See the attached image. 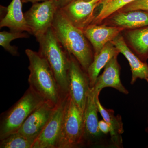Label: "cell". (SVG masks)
Instances as JSON below:
<instances>
[{
    "instance_id": "6da1fadb",
    "label": "cell",
    "mask_w": 148,
    "mask_h": 148,
    "mask_svg": "<svg viewBox=\"0 0 148 148\" xmlns=\"http://www.w3.org/2000/svg\"><path fill=\"white\" fill-rule=\"evenodd\" d=\"M52 28L65 50L73 56L87 73L93 61L94 54L83 31L74 26L59 9L55 14Z\"/></svg>"
},
{
    "instance_id": "7a4b0ae2",
    "label": "cell",
    "mask_w": 148,
    "mask_h": 148,
    "mask_svg": "<svg viewBox=\"0 0 148 148\" xmlns=\"http://www.w3.org/2000/svg\"><path fill=\"white\" fill-rule=\"evenodd\" d=\"M25 51L29 61V87L45 101L57 106L65 96L62 95L50 66L38 52L29 49Z\"/></svg>"
},
{
    "instance_id": "3957f363",
    "label": "cell",
    "mask_w": 148,
    "mask_h": 148,
    "mask_svg": "<svg viewBox=\"0 0 148 148\" xmlns=\"http://www.w3.org/2000/svg\"><path fill=\"white\" fill-rule=\"evenodd\" d=\"M36 40L39 43L38 53L48 63L62 95L66 96L69 93L70 54L57 39L52 27Z\"/></svg>"
},
{
    "instance_id": "277c9868",
    "label": "cell",
    "mask_w": 148,
    "mask_h": 148,
    "mask_svg": "<svg viewBox=\"0 0 148 148\" xmlns=\"http://www.w3.org/2000/svg\"><path fill=\"white\" fill-rule=\"evenodd\" d=\"M45 101L29 87L18 101L1 114L0 140L16 132L30 114Z\"/></svg>"
},
{
    "instance_id": "5b68a950",
    "label": "cell",
    "mask_w": 148,
    "mask_h": 148,
    "mask_svg": "<svg viewBox=\"0 0 148 148\" xmlns=\"http://www.w3.org/2000/svg\"><path fill=\"white\" fill-rule=\"evenodd\" d=\"M84 127V113L69 94L57 148L82 147Z\"/></svg>"
},
{
    "instance_id": "8992f818",
    "label": "cell",
    "mask_w": 148,
    "mask_h": 148,
    "mask_svg": "<svg viewBox=\"0 0 148 148\" xmlns=\"http://www.w3.org/2000/svg\"><path fill=\"white\" fill-rule=\"evenodd\" d=\"M95 94L90 88L85 109L84 132L82 147H113L110 139L107 138L98 126V110Z\"/></svg>"
},
{
    "instance_id": "52a82bcc",
    "label": "cell",
    "mask_w": 148,
    "mask_h": 148,
    "mask_svg": "<svg viewBox=\"0 0 148 148\" xmlns=\"http://www.w3.org/2000/svg\"><path fill=\"white\" fill-rule=\"evenodd\" d=\"M58 9L53 1H45L33 3L31 8L24 14L31 34L36 39L42 36L52 27Z\"/></svg>"
},
{
    "instance_id": "ba28073f",
    "label": "cell",
    "mask_w": 148,
    "mask_h": 148,
    "mask_svg": "<svg viewBox=\"0 0 148 148\" xmlns=\"http://www.w3.org/2000/svg\"><path fill=\"white\" fill-rule=\"evenodd\" d=\"M69 94L81 111L84 113L90 89L87 73L75 58L70 54L69 71Z\"/></svg>"
},
{
    "instance_id": "9c48e42d",
    "label": "cell",
    "mask_w": 148,
    "mask_h": 148,
    "mask_svg": "<svg viewBox=\"0 0 148 148\" xmlns=\"http://www.w3.org/2000/svg\"><path fill=\"white\" fill-rule=\"evenodd\" d=\"M69 93L56 106L53 114L34 142L32 148H57Z\"/></svg>"
},
{
    "instance_id": "30bf717a",
    "label": "cell",
    "mask_w": 148,
    "mask_h": 148,
    "mask_svg": "<svg viewBox=\"0 0 148 148\" xmlns=\"http://www.w3.org/2000/svg\"><path fill=\"white\" fill-rule=\"evenodd\" d=\"M103 1H85L74 0L59 9L74 26L83 31L86 27L92 23L95 17L94 10L101 4Z\"/></svg>"
},
{
    "instance_id": "8fae6325",
    "label": "cell",
    "mask_w": 148,
    "mask_h": 148,
    "mask_svg": "<svg viewBox=\"0 0 148 148\" xmlns=\"http://www.w3.org/2000/svg\"><path fill=\"white\" fill-rule=\"evenodd\" d=\"M57 106L45 101L30 114L16 132L34 142L49 121Z\"/></svg>"
},
{
    "instance_id": "7c38bea8",
    "label": "cell",
    "mask_w": 148,
    "mask_h": 148,
    "mask_svg": "<svg viewBox=\"0 0 148 148\" xmlns=\"http://www.w3.org/2000/svg\"><path fill=\"white\" fill-rule=\"evenodd\" d=\"M117 56H114L108 62L103 73L97 78L92 88L95 96L99 95L103 88L107 87L112 88L125 95L129 93L121 80V67L118 61Z\"/></svg>"
},
{
    "instance_id": "4fadbf2b",
    "label": "cell",
    "mask_w": 148,
    "mask_h": 148,
    "mask_svg": "<svg viewBox=\"0 0 148 148\" xmlns=\"http://www.w3.org/2000/svg\"><path fill=\"white\" fill-rule=\"evenodd\" d=\"M121 27L90 24L83 30L84 34L93 47L94 55L101 51L106 44L112 41L122 31Z\"/></svg>"
},
{
    "instance_id": "5bb4252c",
    "label": "cell",
    "mask_w": 148,
    "mask_h": 148,
    "mask_svg": "<svg viewBox=\"0 0 148 148\" xmlns=\"http://www.w3.org/2000/svg\"><path fill=\"white\" fill-rule=\"evenodd\" d=\"M112 42L129 62L132 73L130 84H134L139 79L146 81L148 79V64L132 52L120 35L114 39Z\"/></svg>"
},
{
    "instance_id": "9a60e30c",
    "label": "cell",
    "mask_w": 148,
    "mask_h": 148,
    "mask_svg": "<svg viewBox=\"0 0 148 148\" xmlns=\"http://www.w3.org/2000/svg\"><path fill=\"white\" fill-rule=\"evenodd\" d=\"M99 96H95L98 111L103 119L110 125L109 134L113 147L123 148L121 135L124 132V129L121 116L119 114L115 115L114 110L103 107L99 100Z\"/></svg>"
},
{
    "instance_id": "2e32d148",
    "label": "cell",
    "mask_w": 148,
    "mask_h": 148,
    "mask_svg": "<svg viewBox=\"0 0 148 148\" xmlns=\"http://www.w3.org/2000/svg\"><path fill=\"white\" fill-rule=\"evenodd\" d=\"M22 3L21 0H12L7 8L6 14L0 22L1 28L7 27L11 32H27L31 34L22 12Z\"/></svg>"
},
{
    "instance_id": "e0dca14e",
    "label": "cell",
    "mask_w": 148,
    "mask_h": 148,
    "mask_svg": "<svg viewBox=\"0 0 148 148\" xmlns=\"http://www.w3.org/2000/svg\"><path fill=\"white\" fill-rule=\"evenodd\" d=\"M112 15L110 21L116 27L134 29L148 26V11H119Z\"/></svg>"
},
{
    "instance_id": "ac0fdd59",
    "label": "cell",
    "mask_w": 148,
    "mask_h": 148,
    "mask_svg": "<svg viewBox=\"0 0 148 148\" xmlns=\"http://www.w3.org/2000/svg\"><path fill=\"white\" fill-rule=\"evenodd\" d=\"M119 53V51L111 41L106 44L99 53L94 55L93 61L87 71L90 88L94 86L101 70L113 57Z\"/></svg>"
},
{
    "instance_id": "d6986e66",
    "label": "cell",
    "mask_w": 148,
    "mask_h": 148,
    "mask_svg": "<svg viewBox=\"0 0 148 148\" xmlns=\"http://www.w3.org/2000/svg\"><path fill=\"white\" fill-rule=\"evenodd\" d=\"M126 38L140 58L145 61L148 58V26L128 31Z\"/></svg>"
},
{
    "instance_id": "ffe728a7",
    "label": "cell",
    "mask_w": 148,
    "mask_h": 148,
    "mask_svg": "<svg viewBox=\"0 0 148 148\" xmlns=\"http://www.w3.org/2000/svg\"><path fill=\"white\" fill-rule=\"evenodd\" d=\"M136 0H103L101 9L91 24H98Z\"/></svg>"
},
{
    "instance_id": "44dd1931",
    "label": "cell",
    "mask_w": 148,
    "mask_h": 148,
    "mask_svg": "<svg viewBox=\"0 0 148 148\" xmlns=\"http://www.w3.org/2000/svg\"><path fill=\"white\" fill-rule=\"evenodd\" d=\"M28 33L27 32H0V45L12 55L18 56L19 53L18 48L11 45L10 42L16 39L29 38Z\"/></svg>"
},
{
    "instance_id": "7402d4cb",
    "label": "cell",
    "mask_w": 148,
    "mask_h": 148,
    "mask_svg": "<svg viewBox=\"0 0 148 148\" xmlns=\"http://www.w3.org/2000/svg\"><path fill=\"white\" fill-rule=\"evenodd\" d=\"M34 141L15 132L0 140L1 148H32Z\"/></svg>"
},
{
    "instance_id": "603a6c76",
    "label": "cell",
    "mask_w": 148,
    "mask_h": 148,
    "mask_svg": "<svg viewBox=\"0 0 148 148\" xmlns=\"http://www.w3.org/2000/svg\"><path fill=\"white\" fill-rule=\"evenodd\" d=\"M137 10L148 11V0H136L125 6L119 11L127 12Z\"/></svg>"
},
{
    "instance_id": "cb8c5ba5",
    "label": "cell",
    "mask_w": 148,
    "mask_h": 148,
    "mask_svg": "<svg viewBox=\"0 0 148 148\" xmlns=\"http://www.w3.org/2000/svg\"><path fill=\"white\" fill-rule=\"evenodd\" d=\"M98 126H99L100 130L103 134L107 135L110 133V125L108 124V123L105 121L104 119L101 120L99 121Z\"/></svg>"
},
{
    "instance_id": "d4e9b609",
    "label": "cell",
    "mask_w": 148,
    "mask_h": 148,
    "mask_svg": "<svg viewBox=\"0 0 148 148\" xmlns=\"http://www.w3.org/2000/svg\"><path fill=\"white\" fill-rule=\"evenodd\" d=\"M74 0H53L54 4L58 9L64 7Z\"/></svg>"
},
{
    "instance_id": "484cf974",
    "label": "cell",
    "mask_w": 148,
    "mask_h": 148,
    "mask_svg": "<svg viewBox=\"0 0 148 148\" xmlns=\"http://www.w3.org/2000/svg\"><path fill=\"white\" fill-rule=\"evenodd\" d=\"M53 1V0H21L23 3H38L40 1Z\"/></svg>"
},
{
    "instance_id": "4316f807",
    "label": "cell",
    "mask_w": 148,
    "mask_h": 148,
    "mask_svg": "<svg viewBox=\"0 0 148 148\" xmlns=\"http://www.w3.org/2000/svg\"><path fill=\"white\" fill-rule=\"evenodd\" d=\"M146 81H147V82L148 84V79H147L146 80ZM147 122H148V126H147V127H146V129H145V130H146V132H147V133H148V116Z\"/></svg>"
},
{
    "instance_id": "83f0119b",
    "label": "cell",
    "mask_w": 148,
    "mask_h": 148,
    "mask_svg": "<svg viewBox=\"0 0 148 148\" xmlns=\"http://www.w3.org/2000/svg\"><path fill=\"white\" fill-rule=\"evenodd\" d=\"M82 1H90L92 0H82Z\"/></svg>"
}]
</instances>
